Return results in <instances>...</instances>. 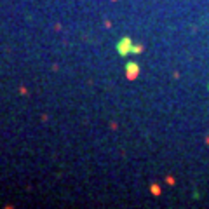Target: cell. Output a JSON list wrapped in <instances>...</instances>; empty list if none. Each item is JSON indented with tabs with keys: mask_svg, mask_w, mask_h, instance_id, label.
<instances>
[{
	"mask_svg": "<svg viewBox=\"0 0 209 209\" xmlns=\"http://www.w3.org/2000/svg\"><path fill=\"white\" fill-rule=\"evenodd\" d=\"M131 49H133V40H131L129 37H122L120 40H119L117 44V51L120 56H127L131 52Z\"/></svg>",
	"mask_w": 209,
	"mask_h": 209,
	"instance_id": "1",
	"label": "cell"
},
{
	"mask_svg": "<svg viewBox=\"0 0 209 209\" xmlns=\"http://www.w3.org/2000/svg\"><path fill=\"white\" fill-rule=\"evenodd\" d=\"M150 192H152L154 195H160V193H162V190H160L159 185H152V186H150Z\"/></svg>",
	"mask_w": 209,
	"mask_h": 209,
	"instance_id": "4",
	"label": "cell"
},
{
	"mask_svg": "<svg viewBox=\"0 0 209 209\" xmlns=\"http://www.w3.org/2000/svg\"><path fill=\"white\" fill-rule=\"evenodd\" d=\"M113 2H115V0H113Z\"/></svg>",
	"mask_w": 209,
	"mask_h": 209,
	"instance_id": "6",
	"label": "cell"
},
{
	"mask_svg": "<svg viewBox=\"0 0 209 209\" xmlns=\"http://www.w3.org/2000/svg\"><path fill=\"white\" fill-rule=\"evenodd\" d=\"M138 75H140V65L134 61H127V65H126V77L129 80H134V79H138Z\"/></svg>",
	"mask_w": 209,
	"mask_h": 209,
	"instance_id": "2",
	"label": "cell"
},
{
	"mask_svg": "<svg viewBox=\"0 0 209 209\" xmlns=\"http://www.w3.org/2000/svg\"><path fill=\"white\" fill-rule=\"evenodd\" d=\"M166 181H167L169 185H174V178H171V176H167V178H166Z\"/></svg>",
	"mask_w": 209,
	"mask_h": 209,
	"instance_id": "5",
	"label": "cell"
},
{
	"mask_svg": "<svg viewBox=\"0 0 209 209\" xmlns=\"http://www.w3.org/2000/svg\"><path fill=\"white\" fill-rule=\"evenodd\" d=\"M143 49H145V47H143L141 44H133V49H131V52H134V54H141Z\"/></svg>",
	"mask_w": 209,
	"mask_h": 209,
	"instance_id": "3",
	"label": "cell"
}]
</instances>
